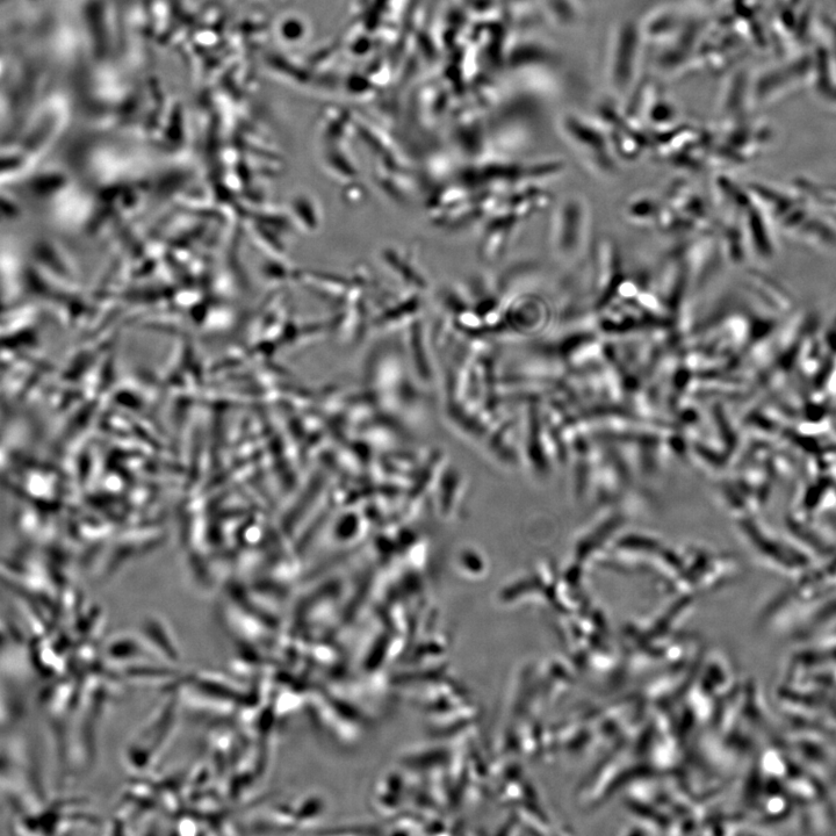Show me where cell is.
I'll return each mask as SVG.
<instances>
[{
    "instance_id": "6da1fadb",
    "label": "cell",
    "mask_w": 836,
    "mask_h": 836,
    "mask_svg": "<svg viewBox=\"0 0 836 836\" xmlns=\"http://www.w3.org/2000/svg\"><path fill=\"white\" fill-rule=\"evenodd\" d=\"M589 209L585 200L571 197L561 204L554 220V248L557 254L572 261L588 243Z\"/></svg>"
},
{
    "instance_id": "7a4b0ae2",
    "label": "cell",
    "mask_w": 836,
    "mask_h": 836,
    "mask_svg": "<svg viewBox=\"0 0 836 836\" xmlns=\"http://www.w3.org/2000/svg\"><path fill=\"white\" fill-rule=\"evenodd\" d=\"M660 206L652 197H641L630 201L626 207V215L636 225H651V221L659 220Z\"/></svg>"
}]
</instances>
